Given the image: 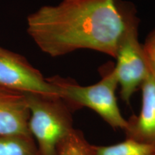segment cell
I'll return each mask as SVG.
<instances>
[{"label": "cell", "mask_w": 155, "mask_h": 155, "mask_svg": "<svg viewBox=\"0 0 155 155\" xmlns=\"http://www.w3.org/2000/svg\"><path fill=\"white\" fill-rule=\"evenodd\" d=\"M155 154V147L139 142L131 139L111 145L96 146L94 155H153Z\"/></svg>", "instance_id": "cell-9"}, {"label": "cell", "mask_w": 155, "mask_h": 155, "mask_svg": "<svg viewBox=\"0 0 155 155\" xmlns=\"http://www.w3.org/2000/svg\"><path fill=\"white\" fill-rule=\"evenodd\" d=\"M146 41H155V29L147 37Z\"/></svg>", "instance_id": "cell-12"}, {"label": "cell", "mask_w": 155, "mask_h": 155, "mask_svg": "<svg viewBox=\"0 0 155 155\" xmlns=\"http://www.w3.org/2000/svg\"><path fill=\"white\" fill-rule=\"evenodd\" d=\"M0 155H40L32 136H0Z\"/></svg>", "instance_id": "cell-8"}, {"label": "cell", "mask_w": 155, "mask_h": 155, "mask_svg": "<svg viewBox=\"0 0 155 155\" xmlns=\"http://www.w3.org/2000/svg\"><path fill=\"white\" fill-rule=\"evenodd\" d=\"M30 111L28 127L40 155H57L61 143L74 130L72 110L59 96L24 94Z\"/></svg>", "instance_id": "cell-3"}, {"label": "cell", "mask_w": 155, "mask_h": 155, "mask_svg": "<svg viewBox=\"0 0 155 155\" xmlns=\"http://www.w3.org/2000/svg\"><path fill=\"white\" fill-rule=\"evenodd\" d=\"M0 87L21 93L59 96L56 86L23 56L0 47Z\"/></svg>", "instance_id": "cell-5"}, {"label": "cell", "mask_w": 155, "mask_h": 155, "mask_svg": "<svg viewBox=\"0 0 155 155\" xmlns=\"http://www.w3.org/2000/svg\"><path fill=\"white\" fill-rule=\"evenodd\" d=\"M136 17L134 6L122 0H63L29 15L27 31L41 51L51 57L86 49L115 58Z\"/></svg>", "instance_id": "cell-1"}, {"label": "cell", "mask_w": 155, "mask_h": 155, "mask_svg": "<svg viewBox=\"0 0 155 155\" xmlns=\"http://www.w3.org/2000/svg\"><path fill=\"white\" fill-rule=\"evenodd\" d=\"M139 19L134 17L129 23L120 42L114 66L120 96L129 104L133 94L140 88L150 71V63L138 39Z\"/></svg>", "instance_id": "cell-4"}, {"label": "cell", "mask_w": 155, "mask_h": 155, "mask_svg": "<svg viewBox=\"0 0 155 155\" xmlns=\"http://www.w3.org/2000/svg\"><path fill=\"white\" fill-rule=\"evenodd\" d=\"M95 147L86 140L82 131L74 129L59 145L57 155H94Z\"/></svg>", "instance_id": "cell-10"}, {"label": "cell", "mask_w": 155, "mask_h": 155, "mask_svg": "<svg viewBox=\"0 0 155 155\" xmlns=\"http://www.w3.org/2000/svg\"><path fill=\"white\" fill-rule=\"evenodd\" d=\"M25 94L0 87V136H32Z\"/></svg>", "instance_id": "cell-7"}, {"label": "cell", "mask_w": 155, "mask_h": 155, "mask_svg": "<svg viewBox=\"0 0 155 155\" xmlns=\"http://www.w3.org/2000/svg\"><path fill=\"white\" fill-rule=\"evenodd\" d=\"M143 47L149 61L155 70V41H145Z\"/></svg>", "instance_id": "cell-11"}, {"label": "cell", "mask_w": 155, "mask_h": 155, "mask_svg": "<svg viewBox=\"0 0 155 155\" xmlns=\"http://www.w3.org/2000/svg\"><path fill=\"white\" fill-rule=\"evenodd\" d=\"M153 155H155V154H153Z\"/></svg>", "instance_id": "cell-13"}, {"label": "cell", "mask_w": 155, "mask_h": 155, "mask_svg": "<svg viewBox=\"0 0 155 155\" xmlns=\"http://www.w3.org/2000/svg\"><path fill=\"white\" fill-rule=\"evenodd\" d=\"M149 63V73L140 87L142 93L141 111L138 116H132L127 120L124 131L128 139L155 147V70L150 61Z\"/></svg>", "instance_id": "cell-6"}, {"label": "cell", "mask_w": 155, "mask_h": 155, "mask_svg": "<svg viewBox=\"0 0 155 155\" xmlns=\"http://www.w3.org/2000/svg\"><path fill=\"white\" fill-rule=\"evenodd\" d=\"M101 73V80L87 86L58 75L48 79L56 86L59 97L73 111L80 108H88L98 114L110 127L125 131L128 121L123 117L118 105L116 91L119 85L114 66L104 67Z\"/></svg>", "instance_id": "cell-2"}]
</instances>
